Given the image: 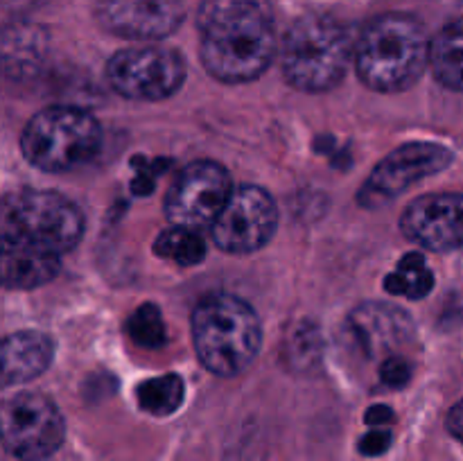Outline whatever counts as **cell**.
<instances>
[{"label": "cell", "mask_w": 463, "mask_h": 461, "mask_svg": "<svg viewBox=\"0 0 463 461\" xmlns=\"http://www.w3.org/2000/svg\"><path fill=\"white\" fill-rule=\"evenodd\" d=\"M197 27L202 61L215 80L244 84L269 68L276 52L269 0H203Z\"/></svg>", "instance_id": "6da1fadb"}, {"label": "cell", "mask_w": 463, "mask_h": 461, "mask_svg": "<svg viewBox=\"0 0 463 461\" xmlns=\"http://www.w3.org/2000/svg\"><path fill=\"white\" fill-rule=\"evenodd\" d=\"M432 41L423 23L410 14H383L373 18L355 45L360 80L380 93H398L420 80L430 63Z\"/></svg>", "instance_id": "7a4b0ae2"}, {"label": "cell", "mask_w": 463, "mask_h": 461, "mask_svg": "<svg viewBox=\"0 0 463 461\" xmlns=\"http://www.w3.org/2000/svg\"><path fill=\"white\" fill-rule=\"evenodd\" d=\"M193 342L199 362L211 373L233 378L244 373L260 353L262 325L247 301L213 292L194 307Z\"/></svg>", "instance_id": "3957f363"}, {"label": "cell", "mask_w": 463, "mask_h": 461, "mask_svg": "<svg viewBox=\"0 0 463 461\" xmlns=\"http://www.w3.org/2000/svg\"><path fill=\"white\" fill-rule=\"evenodd\" d=\"M351 30L328 14H307L288 30L280 48L285 80L298 90L324 93L335 89L355 61Z\"/></svg>", "instance_id": "277c9868"}, {"label": "cell", "mask_w": 463, "mask_h": 461, "mask_svg": "<svg viewBox=\"0 0 463 461\" xmlns=\"http://www.w3.org/2000/svg\"><path fill=\"white\" fill-rule=\"evenodd\" d=\"M84 235L80 208L59 193L27 190L7 194L0 212V242H21L50 253L71 251Z\"/></svg>", "instance_id": "5b68a950"}, {"label": "cell", "mask_w": 463, "mask_h": 461, "mask_svg": "<svg viewBox=\"0 0 463 461\" xmlns=\"http://www.w3.org/2000/svg\"><path fill=\"white\" fill-rule=\"evenodd\" d=\"M102 147V127L77 107H48L23 129L21 149L27 163L43 172H68L90 161Z\"/></svg>", "instance_id": "8992f818"}, {"label": "cell", "mask_w": 463, "mask_h": 461, "mask_svg": "<svg viewBox=\"0 0 463 461\" xmlns=\"http://www.w3.org/2000/svg\"><path fill=\"white\" fill-rule=\"evenodd\" d=\"M107 80L122 98L156 102L170 98L184 86L185 63L181 54L170 48H127L109 59Z\"/></svg>", "instance_id": "52a82bcc"}, {"label": "cell", "mask_w": 463, "mask_h": 461, "mask_svg": "<svg viewBox=\"0 0 463 461\" xmlns=\"http://www.w3.org/2000/svg\"><path fill=\"white\" fill-rule=\"evenodd\" d=\"M233 194L231 176L220 163L193 161L179 172L165 197V217L172 226L202 230L217 221Z\"/></svg>", "instance_id": "ba28073f"}, {"label": "cell", "mask_w": 463, "mask_h": 461, "mask_svg": "<svg viewBox=\"0 0 463 461\" xmlns=\"http://www.w3.org/2000/svg\"><path fill=\"white\" fill-rule=\"evenodd\" d=\"M66 425L57 405L43 393L23 391L3 405V443L9 455L23 461H41L59 450Z\"/></svg>", "instance_id": "9c48e42d"}, {"label": "cell", "mask_w": 463, "mask_h": 461, "mask_svg": "<svg viewBox=\"0 0 463 461\" xmlns=\"http://www.w3.org/2000/svg\"><path fill=\"white\" fill-rule=\"evenodd\" d=\"M452 158L455 154L439 143L414 140V143L401 145L375 165L366 183L360 188L357 202L369 211L387 206L419 181L446 170Z\"/></svg>", "instance_id": "30bf717a"}, {"label": "cell", "mask_w": 463, "mask_h": 461, "mask_svg": "<svg viewBox=\"0 0 463 461\" xmlns=\"http://www.w3.org/2000/svg\"><path fill=\"white\" fill-rule=\"evenodd\" d=\"M279 226V208L258 185L233 188L229 203L213 224V240L226 253L244 256L265 247Z\"/></svg>", "instance_id": "8fae6325"}, {"label": "cell", "mask_w": 463, "mask_h": 461, "mask_svg": "<svg viewBox=\"0 0 463 461\" xmlns=\"http://www.w3.org/2000/svg\"><path fill=\"white\" fill-rule=\"evenodd\" d=\"M410 242L434 251L463 247V193H439L414 199L401 217Z\"/></svg>", "instance_id": "7c38bea8"}, {"label": "cell", "mask_w": 463, "mask_h": 461, "mask_svg": "<svg viewBox=\"0 0 463 461\" xmlns=\"http://www.w3.org/2000/svg\"><path fill=\"white\" fill-rule=\"evenodd\" d=\"M98 18L118 36L158 41L181 25L184 5L181 0H99Z\"/></svg>", "instance_id": "4fadbf2b"}, {"label": "cell", "mask_w": 463, "mask_h": 461, "mask_svg": "<svg viewBox=\"0 0 463 461\" xmlns=\"http://www.w3.org/2000/svg\"><path fill=\"white\" fill-rule=\"evenodd\" d=\"M348 328L369 357H392L410 346L416 334L414 319L389 303H362L348 316Z\"/></svg>", "instance_id": "5bb4252c"}, {"label": "cell", "mask_w": 463, "mask_h": 461, "mask_svg": "<svg viewBox=\"0 0 463 461\" xmlns=\"http://www.w3.org/2000/svg\"><path fill=\"white\" fill-rule=\"evenodd\" d=\"M54 342L39 330H21L3 342V384L30 382L52 364Z\"/></svg>", "instance_id": "9a60e30c"}, {"label": "cell", "mask_w": 463, "mask_h": 461, "mask_svg": "<svg viewBox=\"0 0 463 461\" xmlns=\"http://www.w3.org/2000/svg\"><path fill=\"white\" fill-rule=\"evenodd\" d=\"M0 271L5 287H41L59 274V256L30 244L0 242Z\"/></svg>", "instance_id": "2e32d148"}, {"label": "cell", "mask_w": 463, "mask_h": 461, "mask_svg": "<svg viewBox=\"0 0 463 461\" xmlns=\"http://www.w3.org/2000/svg\"><path fill=\"white\" fill-rule=\"evenodd\" d=\"M430 66L446 89L463 90V18L439 32L430 45Z\"/></svg>", "instance_id": "e0dca14e"}, {"label": "cell", "mask_w": 463, "mask_h": 461, "mask_svg": "<svg viewBox=\"0 0 463 461\" xmlns=\"http://www.w3.org/2000/svg\"><path fill=\"white\" fill-rule=\"evenodd\" d=\"M434 287V274L425 265V258L420 253H407L401 262H398L396 271L384 278V289L398 296H407L411 301L423 298L432 292Z\"/></svg>", "instance_id": "ac0fdd59"}, {"label": "cell", "mask_w": 463, "mask_h": 461, "mask_svg": "<svg viewBox=\"0 0 463 461\" xmlns=\"http://www.w3.org/2000/svg\"><path fill=\"white\" fill-rule=\"evenodd\" d=\"M138 405L152 416H170L184 402V380L176 373L145 380L138 387Z\"/></svg>", "instance_id": "d6986e66"}, {"label": "cell", "mask_w": 463, "mask_h": 461, "mask_svg": "<svg viewBox=\"0 0 463 461\" xmlns=\"http://www.w3.org/2000/svg\"><path fill=\"white\" fill-rule=\"evenodd\" d=\"M154 251L156 256L175 260L181 267H193L203 260L206 256V247L197 230L181 229V226H172V229L161 230L154 242Z\"/></svg>", "instance_id": "ffe728a7"}, {"label": "cell", "mask_w": 463, "mask_h": 461, "mask_svg": "<svg viewBox=\"0 0 463 461\" xmlns=\"http://www.w3.org/2000/svg\"><path fill=\"white\" fill-rule=\"evenodd\" d=\"M324 342L317 325L301 324L292 328L283 343V357L294 371H312L319 366Z\"/></svg>", "instance_id": "44dd1931"}, {"label": "cell", "mask_w": 463, "mask_h": 461, "mask_svg": "<svg viewBox=\"0 0 463 461\" xmlns=\"http://www.w3.org/2000/svg\"><path fill=\"white\" fill-rule=\"evenodd\" d=\"M43 54V36L34 27H16L5 34V66L7 71L16 68L25 71L27 66H36Z\"/></svg>", "instance_id": "7402d4cb"}, {"label": "cell", "mask_w": 463, "mask_h": 461, "mask_svg": "<svg viewBox=\"0 0 463 461\" xmlns=\"http://www.w3.org/2000/svg\"><path fill=\"white\" fill-rule=\"evenodd\" d=\"M127 334L131 337V342L143 348H161L167 337L161 310L154 303H143L127 319Z\"/></svg>", "instance_id": "603a6c76"}, {"label": "cell", "mask_w": 463, "mask_h": 461, "mask_svg": "<svg viewBox=\"0 0 463 461\" xmlns=\"http://www.w3.org/2000/svg\"><path fill=\"white\" fill-rule=\"evenodd\" d=\"M380 378H383V382L392 389L405 387L411 380V364L398 355L387 357V360H383V364H380Z\"/></svg>", "instance_id": "cb8c5ba5"}, {"label": "cell", "mask_w": 463, "mask_h": 461, "mask_svg": "<svg viewBox=\"0 0 463 461\" xmlns=\"http://www.w3.org/2000/svg\"><path fill=\"white\" fill-rule=\"evenodd\" d=\"M392 447V432L389 429H371L362 437L360 452L366 456H380Z\"/></svg>", "instance_id": "d4e9b609"}, {"label": "cell", "mask_w": 463, "mask_h": 461, "mask_svg": "<svg viewBox=\"0 0 463 461\" xmlns=\"http://www.w3.org/2000/svg\"><path fill=\"white\" fill-rule=\"evenodd\" d=\"M364 420L373 428H383V425H389L393 420V411L392 407L387 405H373L369 411H366Z\"/></svg>", "instance_id": "484cf974"}, {"label": "cell", "mask_w": 463, "mask_h": 461, "mask_svg": "<svg viewBox=\"0 0 463 461\" xmlns=\"http://www.w3.org/2000/svg\"><path fill=\"white\" fill-rule=\"evenodd\" d=\"M448 429L452 437H457L463 443V400L457 402L448 414Z\"/></svg>", "instance_id": "4316f807"}]
</instances>
